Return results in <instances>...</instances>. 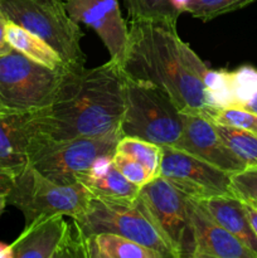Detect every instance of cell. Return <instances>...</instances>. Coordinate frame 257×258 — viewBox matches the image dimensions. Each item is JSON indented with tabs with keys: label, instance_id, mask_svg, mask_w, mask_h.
<instances>
[{
	"label": "cell",
	"instance_id": "d4e9b609",
	"mask_svg": "<svg viewBox=\"0 0 257 258\" xmlns=\"http://www.w3.org/2000/svg\"><path fill=\"white\" fill-rule=\"evenodd\" d=\"M212 121L218 125L241 128L257 134V115L242 107H224L217 111Z\"/></svg>",
	"mask_w": 257,
	"mask_h": 258
},
{
	"label": "cell",
	"instance_id": "f546056e",
	"mask_svg": "<svg viewBox=\"0 0 257 258\" xmlns=\"http://www.w3.org/2000/svg\"><path fill=\"white\" fill-rule=\"evenodd\" d=\"M242 203H243V208L247 214V218H248L249 224H251L254 234L257 236V207L254 206L253 203H251V202L242 201Z\"/></svg>",
	"mask_w": 257,
	"mask_h": 258
},
{
	"label": "cell",
	"instance_id": "277c9868",
	"mask_svg": "<svg viewBox=\"0 0 257 258\" xmlns=\"http://www.w3.org/2000/svg\"><path fill=\"white\" fill-rule=\"evenodd\" d=\"M70 67L50 70L12 49L0 57V113L50 107Z\"/></svg>",
	"mask_w": 257,
	"mask_h": 258
},
{
	"label": "cell",
	"instance_id": "52a82bcc",
	"mask_svg": "<svg viewBox=\"0 0 257 258\" xmlns=\"http://www.w3.org/2000/svg\"><path fill=\"white\" fill-rule=\"evenodd\" d=\"M135 203L166 242L173 258H191L194 239L185 194L158 176L141 186Z\"/></svg>",
	"mask_w": 257,
	"mask_h": 258
},
{
	"label": "cell",
	"instance_id": "9c48e42d",
	"mask_svg": "<svg viewBox=\"0 0 257 258\" xmlns=\"http://www.w3.org/2000/svg\"><path fill=\"white\" fill-rule=\"evenodd\" d=\"M121 136V133H115L100 138L49 140L33 156L29 165L54 183L72 185L98 159L115 154Z\"/></svg>",
	"mask_w": 257,
	"mask_h": 258
},
{
	"label": "cell",
	"instance_id": "836d02e7",
	"mask_svg": "<svg viewBox=\"0 0 257 258\" xmlns=\"http://www.w3.org/2000/svg\"><path fill=\"white\" fill-rule=\"evenodd\" d=\"M251 203H252V202H251ZM253 204H254V206H256V207H257V203H253Z\"/></svg>",
	"mask_w": 257,
	"mask_h": 258
},
{
	"label": "cell",
	"instance_id": "484cf974",
	"mask_svg": "<svg viewBox=\"0 0 257 258\" xmlns=\"http://www.w3.org/2000/svg\"><path fill=\"white\" fill-rule=\"evenodd\" d=\"M231 181L237 198L257 203V166H247L243 170L231 174Z\"/></svg>",
	"mask_w": 257,
	"mask_h": 258
},
{
	"label": "cell",
	"instance_id": "ffe728a7",
	"mask_svg": "<svg viewBox=\"0 0 257 258\" xmlns=\"http://www.w3.org/2000/svg\"><path fill=\"white\" fill-rule=\"evenodd\" d=\"M116 153L125 154L139 161L153 179L160 175V164L163 158V149L160 145L134 136H121L116 145Z\"/></svg>",
	"mask_w": 257,
	"mask_h": 258
},
{
	"label": "cell",
	"instance_id": "2e32d148",
	"mask_svg": "<svg viewBox=\"0 0 257 258\" xmlns=\"http://www.w3.org/2000/svg\"><path fill=\"white\" fill-rule=\"evenodd\" d=\"M112 156H103L98 159L90 170L81 174L78 183L82 184L93 198L134 202L138 198L141 188L130 183L115 168Z\"/></svg>",
	"mask_w": 257,
	"mask_h": 258
},
{
	"label": "cell",
	"instance_id": "44dd1931",
	"mask_svg": "<svg viewBox=\"0 0 257 258\" xmlns=\"http://www.w3.org/2000/svg\"><path fill=\"white\" fill-rule=\"evenodd\" d=\"M130 20H148L164 23L176 28L181 13L174 8L171 0H125Z\"/></svg>",
	"mask_w": 257,
	"mask_h": 258
},
{
	"label": "cell",
	"instance_id": "d6986e66",
	"mask_svg": "<svg viewBox=\"0 0 257 258\" xmlns=\"http://www.w3.org/2000/svg\"><path fill=\"white\" fill-rule=\"evenodd\" d=\"M7 39L13 49L18 50L29 59L50 68V70H58V68L68 67L65 64L58 53L53 48H50L44 40L38 38L37 35L32 34L20 25L14 23L7 22Z\"/></svg>",
	"mask_w": 257,
	"mask_h": 258
},
{
	"label": "cell",
	"instance_id": "9a60e30c",
	"mask_svg": "<svg viewBox=\"0 0 257 258\" xmlns=\"http://www.w3.org/2000/svg\"><path fill=\"white\" fill-rule=\"evenodd\" d=\"M194 239L191 258H257L239 239L219 226L199 202L186 197Z\"/></svg>",
	"mask_w": 257,
	"mask_h": 258
},
{
	"label": "cell",
	"instance_id": "30bf717a",
	"mask_svg": "<svg viewBox=\"0 0 257 258\" xmlns=\"http://www.w3.org/2000/svg\"><path fill=\"white\" fill-rule=\"evenodd\" d=\"M66 217H43L25 226L12 243L13 258H88L87 238Z\"/></svg>",
	"mask_w": 257,
	"mask_h": 258
},
{
	"label": "cell",
	"instance_id": "8fae6325",
	"mask_svg": "<svg viewBox=\"0 0 257 258\" xmlns=\"http://www.w3.org/2000/svg\"><path fill=\"white\" fill-rule=\"evenodd\" d=\"M161 178L194 201L234 196L231 173L174 146H161ZM236 197V196H234Z\"/></svg>",
	"mask_w": 257,
	"mask_h": 258
},
{
	"label": "cell",
	"instance_id": "7402d4cb",
	"mask_svg": "<svg viewBox=\"0 0 257 258\" xmlns=\"http://www.w3.org/2000/svg\"><path fill=\"white\" fill-rule=\"evenodd\" d=\"M216 127L226 145L247 166H257V134L218 123H216Z\"/></svg>",
	"mask_w": 257,
	"mask_h": 258
},
{
	"label": "cell",
	"instance_id": "4dcf8cb0",
	"mask_svg": "<svg viewBox=\"0 0 257 258\" xmlns=\"http://www.w3.org/2000/svg\"><path fill=\"white\" fill-rule=\"evenodd\" d=\"M241 107L244 108V110L249 111V112L256 113L257 115V92L254 93V95L252 96L248 101H246V102H244Z\"/></svg>",
	"mask_w": 257,
	"mask_h": 258
},
{
	"label": "cell",
	"instance_id": "8992f818",
	"mask_svg": "<svg viewBox=\"0 0 257 258\" xmlns=\"http://www.w3.org/2000/svg\"><path fill=\"white\" fill-rule=\"evenodd\" d=\"M91 198L92 196L82 184L60 185L29 164L15 174L12 188L7 194L8 204L22 212L25 226L55 214L76 218L87 209Z\"/></svg>",
	"mask_w": 257,
	"mask_h": 258
},
{
	"label": "cell",
	"instance_id": "3957f363",
	"mask_svg": "<svg viewBox=\"0 0 257 258\" xmlns=\"http://www.w3.org/2000/svg\"><path fill=\"white\" fill-rule=\"evenodd\" d=\"M5 19L44 40L73 71L85 68L83 33L68 14L65 0H0Z\"/></svg>",
	"mask_w": 257,
	"mask_h": 258
},
{
	"label": "cell",
	"instance_id": "cb8c5ba5",
	"mask_svg": "<svg viewBox=\"0 0 257 258\" xmlns=\"http://www.w3.org/2000/svg\"><path fill=\"white\" fill-rule=\"evenodd\" d=\"M234 106L241 107L257 92V70L251 66H242L231 71Z\"/></svg>",
	"mask_w": 257,
	"mask_h": 258
},
{
	"label": "cell",
	"instance_id": "f1b7e54d",
	"mask_svg": "<svg viewBox=\"0 0 257 258\" xmlns=\"http://www.w3.org/2000/svg\"><path fill=\"white\" fill-rule=\"evenodd\" d=\"M14 173L0 168V194H8L14 181Z\"/></svg>",
	"mask_w": 257,
	"mask_h": 258
},
{
	"label": "cell",
	"instance_id": "5b68a950",
	"mask_svg": "<svg viewBox=\"0 0 257 258\" xmlns=\"http://www.w3.org/2000/svg\"><path fill=\"white\" fill-rule=\"evenodd\" d=\"M125 78V110L120 123L122 136H134L160 146H174L183 131L181 112L154 85Z\"/></svg>",
	"mask_w": 257,
	"mask_h": 258
},
{
	"label": "cell",
	"instance_id": "1f68e13d",
	"mask_svg": "<svg viewBox=\"0 0 257 258\" xmlns=\"http://www.w3.org/2000/svg\"><path fill=\"white\" fill-rule=\"evenodd\" d=\"M0 258H13L12 244H5L0 242Z\"/></svg>",
	"mask_w": 257,
	"mask_h": 258
},
{
	"label": "cell",
	"instance_id": "ba28073f",
	"mask_svg": "<svg viewBox=\"0 0 257 258\" xmlns=\"http://www.w3.org/2000/svg\"><path fill=\"white\" fill-rule=\"evenodd\" d=\"M72 221L86 238L97 233L118 234L159 252L164 258H173L166 242L135 201L116 202L92 197L87 209Z\"/></svg>",
	"mask_w": 257,
	"mask_h": 258
},
{
	"label": "cell",
	"instance_id": "83f0119b",
	"mask_svg": "<svg viewBox=\"0 0 257 258\" xmlns=\"http://www.w3.org/2000/svg\"><path fill=\"white\" fill-rule=\"evenodd\" d=\"M7 22L8 20L5 19L2 10H0V57L9 53L13 49L12 45L9 44L7 39V32H5L7 30Z\"/></svg>",
	"mask_w": 257,
	"mask_h": 258
},
{
	"label": "cell",
	"instance_id": "4fadbf2b",
	"mask_svg": "<svg viewBox=\"0 0 257 258\" xmlns=\"http://www.w3.org/2000/svg\"><path fill=\"white\" fill-rule=\"evenodd\" d=\"M181 120L183 131L174 148L191 154L227 173L233 174L247 168V164L222 140L213 121L188 112H181Z\"/></svg>",
	"mask_w": 257,
	"mask_h": 258
},
{
	"label": "cell",
	"instance_id": "e0dca14e",
	"mask_svg": "<svg viewBox=\"0 0 257 258\" xmlns=\"http://www.w3.org/2000/svg\"><path fill=\"white\" fill-rule=\"evenodd\" d=\"M199 203L219 226L257 254V236L249 224L241 199L234 196H222L199 201Z\"/></svg>",
	"mask_w": 257,
	"mask_h": 258
},
{
	"label": "cell",
	"instance_id": "7c38bea8",
	"mask_svg": "<svg viewBox=\"0 0 257 258\" xmlns=\"http://www.w3.org/2000/svg\"><path fill=\"white\" fill-rule=\"evenodd\" d=\"M47 110L0 113V168L17 174L52 140L45 123Z\"/></svg>",
	"mask_w": 257,
	"mask_h": 258
},
{
	"label": "cell",
	"instance_id": "4316f807",
	"mask_svg": "<svg viewBox=\"0 0 257 258\" xmlns=\"http://www.w3.org/2000/svg\"><path fill=\"white\" fill-rule=\"evenodd\" d=\"M112 161L115 168L127 179L130 183L135 184L139 188L144 186L145 184H148L149 181L154 180L151 178V175L149 174V171L141 165L139 161L134 160L130 156L125 155V154L116 153L113 154Z\"/></svg>",
	"mask_w": 257,
	"mask_h": 258
},
{
	"label": "cell",
	"instance_id": "d6a6232c",
	"mask_svg": "<svg viewBox=\"0 0 257 258\" xmlns=\"http://www.w3.org/2000/svg\"><path fill=\"white\" fill-rule=\"evenodd\" d=\"M7 194H0V216L4 213L5 207H7Z\"/></svg>",
	"mask_w": 257,
	"mask_h": 258
},
{
	"label": "cell",
	"instance_id": "6da1fadb",
	"mask_svg": "<svg viewBox=\"0 0 257 258\" xmlns=\"http://www.w3.org/2000/svg\"><path fill=\"white\" fill-rule=\"evenodd\" d=\"M121 70L134 80L163 91L180 112L212 117L204 78L209 68L175 27L148 20H131Z\"/></svg>",
	"mask_w": 257,
	"mask_h": 258
},
{
	"label": "cell",
	"instance_id": "5bb4252c",
	"mask_svg": "<svg viewBox=\"0 0 257 258\" xmlns=\"http://www.w3.org/2000/svg\"><path fill=\"white\" fill-rule=\"evenodd\" d=\"M66 9L76 23L92 28L110 53L121 64L128 39V28L121 17L117 0H65Z\"/></svg>",
	"mask_w": 257,
	"mask_h": 258
},
{
	"label": "cell",
	"instance_id": "603a6c76",
	"mask_svg": "<svg viewBox=\"0 0 257 258\" xmlns=\"http://www.w3.org/2000/svg\"><path fill=\"white\" fill-rule=\"evenodd\" d=\"M256 0H189L185 12L202 22H209L217 17L242 9Z\"/></svg>",
	"mask_w": 257,
	"mask_h": 258
},
{
	"label": "cell",
	"instance_id": "7a4b0ae2",
	"mask_svg": "<svg viewBox=\"0 0 257 258\" xmlns=\"http://www.w3.org/2000/svg\"><path fill=\"white\" fill-rule=\"evenodd\" d=\"M125 110V78L120 64L70 71L45 115L52 140L100 138L121 133Z\"/></svg>",
	"mask_w": 257,
	"mask_h": 258
},
{
	"label": "cell",
	"instance_id": "ac0fdd59",
	"mask_svg": "<svg viewBox=\"0 0 257 258\" xmlns=\"http://www.w3.org/2000/svg\"><path fill=\"white\" fill-rule=\"evenodd\" d=\"M87 247L88 258H164L154 249L113 233L87 237Z\"/></svg>",
	"mask_w": 257,
	"mask_h": 258
}]
</instances>
